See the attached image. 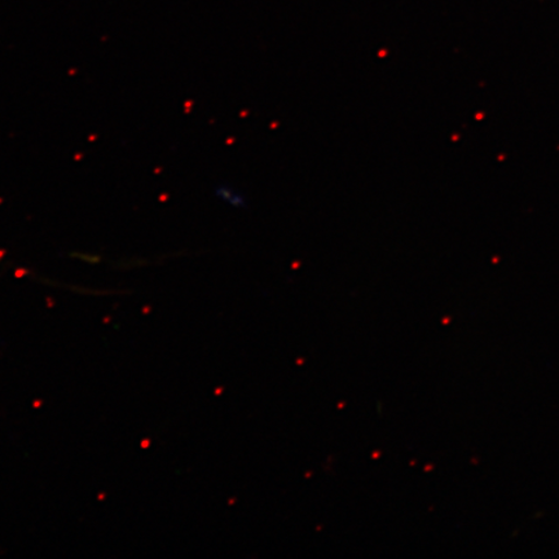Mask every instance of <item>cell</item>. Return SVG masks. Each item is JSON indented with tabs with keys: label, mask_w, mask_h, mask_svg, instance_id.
Segmentation results:
<instances>
[{
	"label": "cell",
	"mask_w": 559,
	"mask_h": 559,
	"mask_svg": "<svg viewBox=\"0 0 559 559\" xmlns=\"http://www.w3.org/2000/svg\"><path fill=\"white\" fill-rule=\"evenodd\" d=\"M215 194L216 199L225 202L228 206L239 209L247 205V200H245L243 194L236 191L233 187L221 186L216 188Z\"/></svg>",
	"instance_id": "1"
}]
</instances>
